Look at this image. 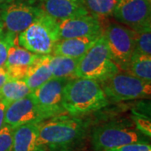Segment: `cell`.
Instances as JSON below:
<instances>
[{
	"mask_svg": "<svg viewBox=\"0 0 151 151\" xmlns=\"http://www.w3.org/2000/svg\"><path fill=\"white\" fill-rule=\"evenodd\" d=\"M89 128V121L64 113L41 122L39 139L49 151H77L85 145Z\"/></svg>",
	"mask_w": 151,
	"mask_h": 151,
	"instance_id": "1",
	"label": "cell"
},
{
	"mask_svg": "<svg viewBox=\"0 0 151 151\" xmlns=\"http://www.w3.org/2000/svg\"><path fill=\"white\" fill-rule=\"evenodd\" d=\"M109 103L99 82L76 77L63 89V107L68 115L82 118L107 107Z\"/></svg>",
	"mask_w": 151,
	"mask_h": 151,
	"instance_id": "2",
	"label": "cell"
},
{
	"mask_svg": "<svg viewBox=\"0 0 151 151\" xmlns=\"http://www.w3.org/2000/svg\"><path fill=\"white\" fill-rule=\"evenodd\" d=\"M148 139L127 121H112L93 128L90 132L92 151H105L135 142H148Z\"/></svg>",
	"mask_w": 151,
	"mask_h": 151,
	"instance_id": "3",
	"label": "cell"
},
{
	"mask_svg": "<svg viewBox=\"0 0 151 151\" xmlns=\"http://www.w3.org/2000/svg\"><path fill=\"white\" fill-rule=\"evenodd\" d=\"M60 40L58 22L44 12L17 35V42L20 46L39 55L51 54Z\"/></svg>",
	"mask_w": 151,
	"mask_h": 151,
	"instance_id": "4",
	"label": "cell"
},
{
	"mask_svg": "<svg viewBox=\"0 0 151 151\" xmlns=\"http://www.w3.org/2000/svg\"><path fill=\"white\" fill-rule=\"evenodd\" d=\"M120 70L111 58L105 37L102 35L86 54L80 58L76 76L101 83Z\"/></svg>",
	"mask_w": 151,
	"mask_h": 151,
	"instance_id": "5",
	"label": "cell"
},
{
	"mask_svg": "<svg viewBox=\"0 0 151 151\" xmlns=\"http://www.w3.org/2000/svg\"><path fill=\"white\" fill-rule=\"evenodd\" d=\"M150 83L128 72L119 71L100 84L108 101L122 102L150 97Z\"/></svg>",
	"mask_w": 151,
	"mask_h": 151,
	"instance_id": "6",
	"label": "cell"
},
{
	"mask_svg": "<svg viewBox=\"0 0 151 151\" xmlns=\"http://www.w3.org/2000/svg\"><path fill=\"white\" fill-rule=\"evenodd\" d=\"M103 35L112 60L120 70L126 71L135 50L133 29L113 23L103 30Z\"/></svg>",
	"mask_w": 151,
	"mask_h": 151,
	"instance_id": "7",
	"label": "cell"
},
{
	"mask_svg": "<svg viewBox=\"0 0 151 151\" xmlns=\"http://www.w3.org/2000/svg\"><path fill=\"white\" fill-rule=\"evenodd\" d=\"M43 11L37 5L25 0H14L1 8L0 17L4 29L18 35L31 25Z\"/></svg>",
	"mask_w": 151,
	"mask_h": 151,
	"instance_id": "8",
	"label": "cell"
},
{
	"mask_svg": "<svg viewBox=\"0 0 151 151\" xmlns=\"http://www.w3.org/2000/svg\"><path fill=\"white\" fill-rule=\"evenodd\" d=\"M67 81L52 77L31 92L44 120L65 113L63 107V89Z\"/></svg>",
	"mask_w": 151,
	"mask_h": 151,
	"instance_id": "9",
	"label": "cell"
},
{
	"mask_svg": "<svg viewBox=\"0 0 151 151\" xmlns=\"http://www.w3.org/2000/svg\"><path fill=\"white\" fill-rule=\"evenodd\" d=\"M113 16L124 26L134 30L151 20V0H118Z\"/></svg>",
	"mask_w": 151,
	"mask_h": 151,
	"instance_id": "10",
	"label": "cell"
},
{
	"mask_svg": "<svg viewBox=\"0 0 151 151\" xmlns=\"http://www.w3.org/2000/svg\"><path fill=\"white\" fill-rule=\"evenodd\" d=\"M45 121L31 93L8 105L4 125L13 129L24 124L41 123Z\"/></svg>",
	"mask_w": 151,
	"mask_h": 151,
	"instance_id": "11",
	"label": "cell"
},
{
	"mask_svg": "<svg viewBox=\"0 0 151 151\" xmlns=\"http://www.w3.org/2000/svg\"><path fill=\"white\" fill-rule=\"evenodd\" d=\"M60 39L93 37L103 35L102 22L91 14L73 17L58 22Z\"/></svg>",
	"mask_w": 151,
	"mask_h": 151,
	"instance_id": "12",
	"label": "cell"
},
{
	"mask_svg": "<svg viewBox=\"0 0 151 151\" xmlns=\"http://www.w3.org/2000/svg\"><path fill=\"white\" fill-rule=\"evenodd\" d=\"M40 55L30 52L15 42L8 51L4 65L8 70L9 80H24L29 66Z\"/></svg>",
	"mask_w": 151,
	"mask_h": 151,
	"instance_id": "13",
	"label": "cell"
},
{
	"mask_svg": "<svg viewBox=\"0 0 151 151\" xmlns=\"http://www.w3.org/2000/svg\"><path fill=\"white\" fill-rule=\"evenodd\" d=\"M39 7L57 22L89 14L81 0H41Z\"/></svg>",
	"mask_w": 151,
	"mask_h": 151,
	"instance_id": "14",
	"label": "cell"
},
{
	"mask_svg": "<svg viewBox=\"0 0 151 151\" xmlns=\"http://www.w3.org/2000/svg\"><path fill=\"white\" fill-rule=\"evenodd\" d=\"M40 123H32L14 129L11 151H47L39 139Z\"/></svg>",
	"mask_w": 151,
	"mask_h": 151,
	"instance_id": "15",
	"label": "cell"
},
{
	"mask_svg": "<svg viewBox=\"0 0 151 151\" xmlns=\"http://www.w3.org/2000/svg\"><path fill=\"white\" fill-rule=\"evenodd\" d=\"M100 36L70 38L60 40L58 43L55 45L52 53L53 55H65L74 59H80L95 44Z\"/></svg>",
	"mask_w": 151,
	"mask_h": 151,
	"instance_id": "16",
	"label": "cell"
},
{
	"mask_svg": "<svg viewBox=\"0 0 151 151\" xmlns=\"http://www.w3.org/2000/svg\"><path fill=\"white\" fill-rule=\"evenodd\" d=\"M50 59V54L40 55L29 66L24 81L26 82L31 92H34L53 77Z\"/></svg>",
	"mask_w": 151,
	"mask_h": 151,
	"instance_id": "17",
	"label": "cell"
},
{
	"mask_svg": "<svg viewBox=\"0 0 151 151\" xmlns=\"http://www.w3.org/2000/svg\"><path fill=\"white\" fill-rule=\"evenodd\" d=\"M80 59H74L65 55H50V65L54 78L65 79L67 81L76 77V71Z\"/></svg>",
	"mask_w": 151,
	"mask_h": 151,
	"instance_id": "18",
	"label": "cell"
},
{
	"mask_svg": "<svg viewBox=\"0 0 151 151\" xmlns=\"http://www.w3.org/2000/svg\"><path fill=\"white\" fill-rule=\"evenodd\" d=\"M31 92L24 80H9L0 89V100L9 105L29 95Z\"/></svg>",
	"mask_w": 151,
	"mask_h": 151,
	"instance_id": "19",
	"label": "cell"
},
{
	"mask_svg": "<svg viewBox=\"0 0 151 151\" xmlns=\"http://www.w3.org/2000/svg\"><path fill=\"white\" fill-rule=\"evenodd\" d=\"M126 72L143 81L151 82V55L134 51Z\"/></svg>",
	"mask_w": 151,
	"mask_h": 151,
	"instance_id": "20",
	"label": "cell"
},
{
	"mask_svg": "<svg viewBox=\"0 0 151 151\" xmlns=\"http://www.w3.org/2000/svg\"><path fill=\"white\" fill-rule=\"evenodd\" d=\"M87 13L101 19L112 16L118 0H81Z\"/></svg>",
	"mask_w": 151,
	"mask_h": 151,
	"instance_id": "21",
	"label": "cell"
},
{
	"mask_svg": "<svg viewBox=\"0 0 151 151\" xmlns=\"http://www.w3.org/2000/svg\"><path fill=\"white\" fill-rule=\"evenodd\" d=\"M133 31L135 52L151 55V24H148Z\"/></svg>",
	"mask_w": 151,
	"mask_h": 151,
	"instance_id": "22",
	"label": "cell"
},
{
	"mask_svg": "<svg viewBox=\"0 0 151 151\" xmlns=\"http://www.w3.org/2000/svg\"><path fill=\"white\" fill-rule=\"evenodd\" d=\"M132 119L134 125L139 133L145 137L150 139L151 137V120L148 113L138 110L132 111Z\"/></svg>",
	"mask_w": 151,
	"mask_h": 151,
	"instance_id": "23",
	"label": "cell"
},
{
	"mask_svg": "<svg viewBox=\"0 0 151 151\" xmlns=\"http://www.w3.org/2000/svg\"><path fill=\"white\" fill-rule=\"evenodd\" d=\"M15 42H17L16 35L6 30L0 34V67L5 65L8 51Z\"/></svg>",
	"mask_w": 151,
	"mask_h": 151,
	"instance_id": "24",
	"label": "cell"
},
{
	"mask_svg": "<svg viewBox=\"0 0 151 151\" xmlns=\"http://www.w3.org/2000/svg\"><path fill=\"white\" fill-rule=\"evenodd\" d=\"M14 129L4 125L0 129V151H11L13 146Z\"/></svg>",
	"mask_w": 151,
	"mask_h": 151,
	"instance_id": "25",
	"label": "cell"
},
{
	"mask_svg": "<svg viewBox=\"0 0 151 151\" xmlns=\"http://www.w3.org/2000/svg\"><path fill=\"white\" fill-rule=\"evenodd\" d=\"M105 151H151V146L149 142H135Z\"/></svg>",
	"mask_w": 151,
	"mask_h": 151,
	"instance_id": "26",
	"label": "cell"
},
{
	"mask_svg": "<svg viewBox=\"0 0 151 151\" xmlns=\"http://www.w3.org/2000/svg\"><path fill=\"white\" fill-rule=\"evenodd\" d=\"M9 80V76L5 65L0 67V89L1 87Z\"/></svg>",
	"mask_w": 151,
	"mask_h": 151,
	"instance_id": "27",
	"label": "cell"
},
{
	"mask_svg": "<svg viewBox=\"0 0 151 151\" xmlns=\"http://www.w3.org/2000/svg\"><path fill=\"white\" fill-rule=\"evenodd\" d=\"M8 105L2 100H0V129L4 125V118H5L6 108Z\"/></svg>",
	"mask_w": 151,
	"mask_h": 151,
	"instance_id": "28",
	"label": "cell"
},
{
	"mask_svg": "<svg viewBox=\"0 0 151 151\" xmlns=\"http://www.w3.org/2000/svg\"><path fill=\"white\" fill-rule=\"evenodd\" d=\"M12 1H14V0H0V9L3 8L4 6H5L6 4H9Z\"/></svg>",
	"mask_w": 151,
	"mask_h": 151,
	"instance_id": "29",
	"label": "cell"
},
{
	"mask_svg": "<svg viewBox=\"0 0 151 151\" xmlns=\"http://www.w3.org/2000/svg\"><path fill=\"white\" fill-rule=\"evenodd\" d=\"M4 30H5V29H4V23L2 21V19H1V17H0V34H2Z\"/></svg>",
	"mask_w": 151,
	"mask_h": 151,
	"instance_id": "30",
	"label": "cell"
}]
</instances>
